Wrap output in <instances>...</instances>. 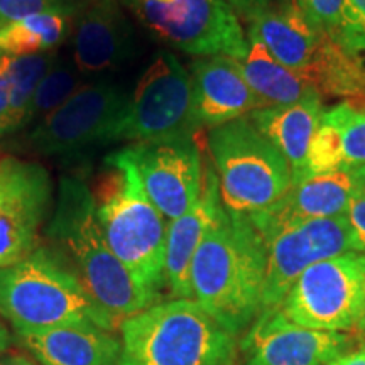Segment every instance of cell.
I'll use <instances>...</instances> for the list:
<instances>
[{
  "label": "cell",
  "mask_w": 365,
  "mask_h": 365,
  "mask_svg": "<svg viewBox=\"0 0 365 365\" xmlns=\"http://www.w3.org/2000/svg\"><path fill=\"white\" fill-rule=\"evenodd\" d=\"M129 95L107 80L81 86L14 145L44 158H73L98 144H110Z\"/></svg>",
  "instance_id": "10"
},
{
  "label": "cell",
  "mask_w": 365,
  "mask_h": 365,
  "mask_svg": "<svg viewBox=\"0 0 365 365\" xmlns=\"http://www.w3.org/2000/svg\"><path fill=\"white\" fill-rule=\"evenodd\" d=\"M17 336L41 365L120 364V339L90 322L19 331Z\"/></svg>",
  "instance_id": "19"
},
{
  "label": "cell",
  "mask_w": 365,
  "mask_h": 365,
  "mask_svg": "<svg viewBox=\"0 0 365 365\" xmlns=\"http://www.w3.org/2000/svg\"><path fill=\"white\" fill-rule=\"evenodd\" d=\"M304 80L319 97H365V71L335 39L322 33Z\"/></svg>",
  "instance_id": "23"
},
{
  "label": "cell",
  "mask_w": 365,
  "mask_h": 365,
  "mask_svg": "<svg viewBox=\"0 0 365 365\" xmlns=\"http://www.w3.org/2000/svg\"><path fill=\"white\" fill-rule=\"evenodd\" d=\"M350 336L341 331L307 330L259 318L242 341L244 365H328L349 349Z\"/></svg>",
  "instance_id": "16"
},
{
  "label": "cell",
  "mask_w": 365,
  "mask_h": 365,
  "mask_svg": "<svg viewBox=\"0 0 365 365\" xmlns=\"http://www.w3.org/2000/svg\"><path fill=\"white\" fill-rule=\"evenodd\" d=\"M51 247L75 272L90 298L120 323L158 298L149 294L108 247L97 218L91 188L76 176L59 178L48 223Z\"/></svg>",
  "instance_id": "1"
},
{
  "label": "cell",
  "mask_w": 365,
  "mask_h": 365,
  "mask_svg": "<svg viewBox=\"0 0 365 365\" xmlns=\"http://www.w3.org/2000/svg\"><path fill=\"white\" fill-rule=\"evenodd\" d=\"M225 2L235 14H240V16L247 19L250 14L261 11V9L267 7L269 4L276 2V0H225Z\"/></svg>",
  "instance_id": "34"
},
{
  "label": "cell",
  "mask_w": 365,
  "mask_h": 365,
  "mask_svg": "<svg viewBox=\"0 0 365 365\" xmlns=\"http://www.w3.org/2000/svg\"><path fill=\"white\" fill-rule=\"evenodd\" d=\"M267 247L249 218L220 210L191 264V296L239 336L262 309Z\"/></svg>",
  "instance_id": "2"
},
{
  "label": "cell",
  "mask_w": 365,
  "mask_h": 365,
  "mask_svg": "<svg viewBox=\"0 0 365 365\" xmlns=\"http://www.w3.org/2000/svg\"><path fill=\"white\" fill-rule=\"evenodd\" d=\"M223 208L218 191L215 170L205 168L203 190L198 202L185 215L170 222L166 237V259H164V287L171 296L188 298L191 296V264L202 244L205 234L215 222Z\"/></svg>",
  "instance_id": "18"
},
{
  "label": "cell",
  "mask_w": 365,
  "mask_h": 365,
  "mask_svg": "<svg viewBox=\"0 0 365 365\" xmlns=\"http://www.w3.org/2000/svg\"><path fill=\"white\" fill-rule=\"evenodd\" d=\"M81 0H0V26L39 12H65L75 16Z\"/></svg>",
  "instance_id": "30"
},
{
  "label": "cell",
  "mask_w": 365,
  "mask_h": 365,
  "mask_svg": "<svg viewBox=\"0 0 365 365\" xmlns=\"http://www.w3.org/2000/svg\"><path fill=\"white\" fill-rule=\"evenodd\" d=\"M303 16L330 38L336 34L344 14L345 0H293Z\"/></svg>",
  "instance_id": "31"
},
{
  "label": "cell",
  "mask_w": 365,
  "mask_h": 365,
  "mask_svg": "<svg viewBox=\"0 0 365 365\" xmlns=\"http://www.w3.org/2000/svg\"><path fill=\"white\" fill-rule=\"evenodd\" d=\"M200 130L193 112L190 71L170 51H159L137 80L112 143L143 144L193 137Z\"/></svg>",
  "instance_id": "9"
},
{
  "label": "cell",
  "mask_w": 365,
  "mask_h": 365,
  "mask_svg": "<svg viewBox=\"0 0 365 365\" xmlns=\"http://www.w3.org/2000/svg\"><path fill=\"white\" fill-rule=\"evenodd\" d=\"M352 173L354 190L350 193L345 215L352 225L360 252L365 254V164L352 168Z\"/></svg>",
  "instance_id": "32"
},
{
  "label": "cell",
  "mask_w": 365,
  "mask_h": 365,
  "mask_svg": "<svg viewBox=\"0 0 365 365\" xmlns=\"http://www.w3.org/2000/svg\"><path fill=\"white\" fill-rule=\"evenodd\" d=\"M355 331L359 333L360 336H362V339H365V301H364V307H362V312H360V317H359V322H357V325H355V328H354Z\"/></svg>",
  "instance_id": "38"
},
{
  "label": "cell",
  "mask_w": 365,
  "mask_h": 365,
  "mask_svg": "<svg viewBox=\"0 0 365 365\" xmlns=\"http://www.w3.org/2000/svg\"><path fill=\"white\" fill-rule=\"evenodd\" d=\"M267 269L259 317L276 309L294 281L314 264L360 252L346 215L314 218L286 227L266 244Z\"/></svg>",
  "instance_id": "11"
},
{
  "label": "cell",
  "mask_w": 365,
  "mask_h": 365,
  "mask_svg": "<svg viewBox=\"0 0 365 365\" xmlns=\"http://www.w3.org/2000/svg\"><path fill=\"white\" fill-rule=\"evenodd\" d=\"M328 365H365V346L355 350V352L340 355Z\"/></svg>",
  "instance_id": "35"
},
{
  "label": "cell",
  "mask_w": 365,
  "mask_h": 365,
  "mask_svg": "<svg viewBox=\"0 0 365 365\" xmlns=\"http://www.w3.org/2000/svg\"><path fill=\"white\" fill-rule=\"evenodd\" d=\"M208 149L228 215H259L293 186L287 159L257 130L249 115L210 130Z\"/></svg>",
  "instance_id": "6"
},
{
  "label": "cell",
  "mask_w": 365,
  "mask_h": 365,
  "mask_svg": "<svg viewBox=\"0 0 365 365\" xmlns=\"http://www.w3.org/2000/svg\"><path fill=\"white\" fill-rule=\"evenodd\" d=\"M193 112L200 129H217L266 105L245 80L240 63L228 56L196 58L190 65Z\"/></svg>",
  "instance_id": "15"
},
{
  "label": "cell",
  "mask_w": 365,
  "mask_h": 365,
  "mask_svg": "<svg viewBox=\"0 0 365 365\" xmlns=\"http://www.w3.org/2000/svg\"><path fill=\"white\" fill-rule=\"evenodd\" d=\"M148 33L168 48L196 58L242 61L249 43L225 0H122Z\"/></svg>",
  "instance_id": "8"
},
{
  "label": "cell",
  "mask_w": 365,
  "mask_h": 365,
  "mask_svg": "<svg viewBox=\"0 0 365 365\" xmlns=\"http://www.w3.org/2000/svg\"><path fill=\"white\" fill-rule=\"evenodd\" d=\"M11 110V83H9V54L0 53V137L7 135Z\"/></svg>",
  "instance_id": "33"
},
{
  "label": "cell",
  "mask_w": 365,
  "mask_h": 365,
  "mask_svg": "<svg viewBox=\"0 0 365 365\" xmlns=\"http://www.w3.org/2000/svg\"><path fill=\"white\" fill-rule=\"evenodd\" d=\"M144 190L166 220H176L203 190L202 153L193 137L130 145Z\"/></svg>",
  "instance_id": "13"
},
{
  "label": "cell",
  "mask_w": 365,
  "mask_h": 365,
  "mask_svg": "<svg viewBox=\"0 0 365 365\" xmlns=\"http://www.w3.org/2000/svg\"><path fill=\"white\" fill-rule=\"evenodd\" d=\"M83 85L85 76L78 71L75 63L58 56L36 90L26 125L38 124L58 107H61Z\"/></svg>",
  "instance_id": "26"
},
{
  "label": "cell",
  "mask_w": 365,
  "mask_h": 365,
  "mask_svg": "<svg viewBox=\"0 0 365 365\" xmlns=\"http://www.w3.org/2000/svg\"><path fill=\"white\" fill-rule=\"evenodd\" d=\"M118 365H234L237 335L195 299L154 303L120 322Z\"/></svg>",
  "instance_id": "4"
},
{
  "label": "cell",
  "mask_w": 365,
  "mask_h": 365,
  "mask_svg": "<svg viewBox=\"0 0 365 365\" xmlns=\"http://www.w3.org/2000/svg\"><path fill=\"white\" fill-rule=\"evenodd\" d=\"M322 112V97L317 91H312L293 105L266 107L249 113V118L257 130L266 135L287 159L293 185H299L303 180L307 153L319 125Z\"/></svg>",
  "instance_id": "21"
},
{
  "label": "cell",
  "mask_w": 365,
  "mask_h": 365,
  "mask_svg": "<svg viewBox=\"0 0 365 365\" xmlns=\"http://www.w3.org/2000/svg\"><path fill=\"white\" fill-rule=\"evenodd\" d=\"M333 39L365 71V0H345L340 27Z\"/></svg>",
  "instance_id": "29"
},
{
  "label": "cell",
  "mask_w": 365,
  "mask_h": 365,
  "mask_svg": "<svg viewBox=\"0 0 365 365\" xmlns=\"http://www.w3.org/2000/svg\"><path fill=\"white\" fill-rule=\"evenodd\" d=\"M344 170V140L341 134L330 122L319 118V125L309 143L307 161H304L303 180L313 176L330 175Z\"/></svg>",
  "instance_id": "28"
},
{
  "label": "cell",
  "mask_w": 365,
  "mask_h": 365,
  "mask_svg": "<svg viewBox=\"0 0 365 365\" xmlns=\"http://www.w3.org/2000/svg\"><path fill=\"white\" fill-rule=\"evenodd\" d=\"M91 193L108 247L139 286L159 298L168 223L145 193L129 148L105 158Z\"/></svg>",
  "instance_id": "3"
},
{
  "label": "cell",
  "mask_w": 365,
  "mask_h": 365,
  "mask_svg": "<svg viewBox=\"0 0 365 365\" xmlns=\"http://www.w3.org/2000/svg\"><path fill=\"white\" fill-rule=\"evenodd\" d=\"M0 314L19 331L90 322L113 331L117 323L90 298L75 272L49 247H38L0 269Z\"/></svg>",
  "instance_id": "5"
},
{
  "label": "cell",
  "mask_w": 365,
  "mask_h": 365,
  "mask_svg": "<svg viewBox=\"0 0 365 365\" xmlns=\"http://www.w3.org/2000/svg\"><path fill=\"white\" fill-rule=\"evenodd\" d=\"M322 118L341 134L344 170L365 164V97L345 98L335 107L323 108Z\"/></svg>",
  "instance_id": "27"
},
{
  "label": "cell",
  "mask_w": 365,
  "mask_h": 365,
  "mask_svg": "<svg viewBox=\"0 0 365 365\" xmlns=\"http://www.w3.org/2000/svg\"><path fill=\"white\" fill-rule=\"evenodd\" d=\"M0 365H36L33 360L24 357V355H6V357H0Z\"/></svg>",
  "instance_id": "36"
},
{
  "label": "cell",
  "mask_w": 365,
  "mask_h": 365,
  "mask_svg": "<svg viewBox=\"0 0 365 365\" xmlns=\"http://www.w3.org/2000/svg\"><path fill=\"white\" fill-rule=\"evenodd\" d=\"M58 53L24 54L11 56L9 54V83H11V110H9L7 129L9 134L26 127L27 113L36 95V90L53 63Z\"/></svg>",
  "instance_id": "25"
},
{
  "label": "cell",
  "mask_w": 365,
  "mask_h": 365,
  "mask_svg": "<svg viewBox=\"0 0 365 365\" xmlns=\"http://www.w3.org/2000/svg\"><path fill=\"white\" fill-rule=\"evenodd\" d=\"M53 191L43 164L14 156L0 159V269L39 247V232L54 207Z\"/></svg>",
  "instance_id": "12"
},
{
  "label": "cell",
  "mask_w": 365,
  "mask_h": 365,
  "mask_svg": "<svg viewBox=\"0 0 365 365\" xmlns=\"http://www.w3.org/2000/svg\"><path fill=\"white\" fill-rule=\"evenodd\" d=\"M11 345V333L0 323V354H4Z\"/></svg>",
  "instance_id": "37"
},
{
  "label": "cell",
  "mask_w": 365,
  "mask_h": 365,
  "mask_svg": "<svg viewBox=\"0 0 365 365\" xmlns=\"http://www.w3.org/2000/svg\"><path fill=\"white\" fill-rule=\"evenodd\" d=\"M71 36L73 63L85 78L117 70L132 51L122 0H81Z\"/></svg>",
  "instance_id": "14"
},
{
  "label": "cell",
  "mask_w": 365,
  "mask_h": 365,
  "mask_svg": "<svg viewBox=\"0 0 365 365\" xmlns=\"http://www.w3.org/2000/svg\"><path fill=\"white\" fill-rule=\"evenodd\" d=\"M247 34L255 36L281 65L299 75L307 71L317 51L318 31L293 0H276L247 17Z\"/></svg>",
  "instance_id": "20"
},
{
  "label": "cell",
  "mask_w": 365,
  "mask_h": 365,
  "mask_svg": "<svg viewBox=\"0 0 365 365\" xmlns=\"http://www.w3.org/2000/svg\"><path fill=\"white\" fill-rule=\"evenodd\" d=\"M364 301L365 254L346 252L308 267L279 307L259 318L307 330L350 331Z\"/></svg>",
  "instance_id": "7"
},
{
  "label": "cell",
  "mask_w": 365,
  "mask_h": 365,
  "mask_svg": "<svg viewBox=\"0 0 365 365\" xmlns=\"http://www.w3.org/2000/svg\"><path fill=\"white\" fill-rule=\"evenodd\" d=\"M247 54L239 63L250 88L266 107L293 105L314 91L299 73L281 65L255 36L247 34Z\"/></svg>",
  "instance_id": "22"
},
{
  "label": "cell",
  "mask_w": 365,
  "mask_h": 365,
  "mask_svg": "<svg viewBox=\"0 0 365 365\" xmlns=\"http://www.w3.org/2000/svg\"><path fill=\"white\" fill-rule=\"evenodd\" d=\"M352 190V170L313 176L299 185L291 186L279 202L249 220L267 244L274 235L294 223L345 215Z\"/></svg>",
  "instance_id": "17"
},
{
  "label": "cell",
  "mask_w": 365,
  "mask_h": 365,
  "mask_svg": "<svg viewBox=\"0 0 365 365\" xmlns=\"http://www.w3.org/2000/svg\"><path fill=\"white\" fill-rule=\"evenodd\" d=\"M75 16L39 12L0 26V53L11 56L56 53L73 33Z\"/></svg>",
  "instance_id": "24"
}]
</instances>
